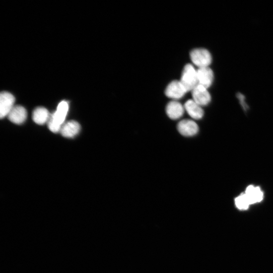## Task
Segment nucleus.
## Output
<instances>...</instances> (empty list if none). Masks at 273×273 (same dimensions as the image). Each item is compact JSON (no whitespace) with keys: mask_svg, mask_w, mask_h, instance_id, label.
<instances>
[{"mask_svg":"<svg viewBox=\"0 0 273 273\" xmlns=\"http://www.w3.org/2000/svg\"><path fill=\"white\" fill-rule=\"evenodd\" d=\"M245 194L250 204L259 202L263 199V192L258 187H254L252 185L249 186L246 188Z\"/></svg>","mask_w":273,"mask_h":273,"instance_id":"nucleus-13","label":"nucleus"},{"mask_svg":"<svg viewBox=\"0 0 273 273\" xmlns=\"http://www.w3.org/2000/svg\"><path fill=\"white\" fill-rule=\"evenodd\" d=\"M9 119L13 123L20 124L23 123L27 118L26 109L22 106H15L8 115Z\"/></svg>","mask_w":273,"mask_h":273,"instance_id":"nucleus-11","label":"nucleus"},{"mask_svg":"<svg viewBox=\"0 0 273 273\" xmlns=\"http://www.w3.org/2000/svg\"><path fill=\"white\" fill-rule=\"evenodd\" d=\"M198 85L208 89L214 79L213 71L209 67L198 68L197 70Z\"/></svg>","mask_w":273,"mask_h":273,"instance_id":"nucleus-8","label":"nucleus"},{"mask_svg":"<svg viewBox=\"0 0 273 273\" xmlns=\"http://www.w3.org/2000/svg\"><path fill=\"white\" fill-rule=\"evenodd\" d=\"M80 124L76 121L70 120L63 124L60 132L66 138H74L80 132Z\"/></svg>","mask_w":273,"mask_h":273,"instance_id":"nucleus-10","label":"nucleus"},{"mask_svg":"<svg viewBox=\"0 0 273 273\" xmlns=\"http://www.w3.org/2000/svg\"><path fill=\"white\" fill-rule=\"evenodd\" d=\"M235 202L237 208L241 210H246L251 205L245 193L236 197Z\"/></svg>","mask_w":273,"mask_h":273,"instance_id":"nucleus-15","label":"nucleus"},{"mask_svg":"<svg viewBox=\"0 0 273 273\" xmlns=\"http://www.w3.org/2000/svg\"><path fill=\"white\" fill-rule=\"evenodd\" d=\"M50 115L46 108L39 107L33 111V119L36 123L42 125L48 122Z\"/></svg>","mask_w":273,"mask_h":273,"instance_id":"nucleus-14","label":"nucleus"},{"mask_svg":"<svg viewBox=\"0 0 273 273\" xmlns=\"http://www.w3.org/2000/svg\"><path fill=\"white\" fill-rule=\"evenodd\" d=\"M187 92L180 81H174L167 86L166 95L173 99H179L184 96Z\"/></svg>","mask_w":273,"mask_h":273,"instance_id":"nucleus-7","label":"nucleus"},{"mask_svg":"<svg viewBox=\"0 0 273 273\" xmlns=\"http://www.w3.org/2000/svg\"><path fill=\"white\" fill-rule=\"evenodd\" d=\"M180 81L187 92L192 91L198 85L197 70L191 64H186Z\"/></svg>","mask_w":273,"mask_h":273,"instance_id":"nucleus-2","label":"nucleus"},{"mask_svg":"<svg viewBox=\"0 0 273 273\" xmlns=\"http://www.w3.org/2000/svg\"><path fill=\"white\" fill-rule=\"evenodd\" d=\"M191 92L192 100L201 107L207 105L211 102V94L208 89L204 87L198 85Z\"/></svg>","mask_w":273,"mask_h":273,"instance_id":"nucleus-5","label":"nucleus"},{"mask_svg":"<svg viewBox=\"0 0 273 273\" xmlns=\"http://www.w3.org/2000/svg\"><path fill=\"white\" fill-rule=\"evenodd\" d=\"M185 110L189 116L194 119H201L204 115V111L202 107L193 100H189L184 105Z\"/></svg>","mask_w":273,"mask_h":273,"instance_id":"nucleus-12","label":"nucleus"},{"mask_svg":"<svg viewBox=\"0 0 273 273\" xmlns=\"http://www.w3.org/2000/svg\"><path fill=\"white\" fill-rule=\"evenodd\" d=\"M15 98L11 93L7 91L0 95V117L4 118L8 116L15 107Z\"/></svg>","mask_w":273,"mask_h":273,"instance_id":"nucleus-4","label":"nucleus"},{"mask_svg":"<svg viewBox=\"0 0 273 273\" xmlns=\"http://www.w3.org/2000/svg\"><path fill=\"white\" fill-rule=\"evenodd\" d=\"M184 106L176 101L170 102L166 107V113L172 119L177 120L180 118L185 111Z\"/></svg>","mask_w":273,"mask_h":273,"instance_id":"nucleus-9","label":"nucleus"},{"mask_svg":"<svg viewBox=\"0 0 273 273\" xmlns=\"http://www.w3.org/2000/svg\"><path fill=\"white\" fill-rule=\"evenodd\" d=\"M238 97L241 101V104L242 105L243 107H246V106L245 105L244 97L243 96V95L241 94H239L238 95Z\"/></svg>","mask_w":273,"mask_h":273,"instance_id":"nucleus-16","label":"nucleus"},{"mask_svg":"<svg viewBox=\"0 0 273 273\" xmlns=\"http://www.w3.org/2000/svg\"><path fill=\"white\" fill-rule=\"evenodd\" d=\"M177 129L182 135L190 138V136H193L198 133L199 127L198 124L193 120L183 119L178 123Z\"/></svg>","mask_w":273,"mask_h":273,"instance_id":"nucleus-6","label":"nucleus"},{"mask_svg":"<svg viewBox=\"0 0 273 273\" xmlns=\"http://www.w3.org/2000/svg\"><path fill=\"white\" fill-rule=\"evenodd\" d=\"M193 63L198 68L209 67L212 62L211 53L204 48H197L192 50L190 54Z\"/></svg>","mask_w":273,"mask_h":273,"instance_id":"nucleus-3","label":"nucleus"},{"mask_svg":"<svg viewBox=\"0 0 273 273\" xmlns=\"http://www.w3.org/2000/svg\"><path fill=\"white\" fill-rule=\"evenodd\" d=\"M69 109V103L66 101H61L58 105L57 110L51 114L48 122L49 129L53 132L60 131Z\"/></svg>","mask_w":273,"mask_h":273,"instance_id":"nucleus-1","label":"nucleus"}]
</instances>
